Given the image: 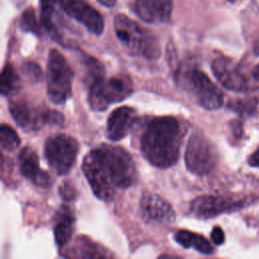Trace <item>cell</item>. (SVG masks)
Segmentation results:
<instances>
[{
	"mask_svg": "<svg viewBox=\"0 0 259 259\" xmlns=\"http://www.w3.org/2000/svg\"><path fill=\"white\" fill-rule=\"evenodd\" d=\"M83 173L96 197L109 201L118 189L131 187L137 179L134 159L122 148L101 145L83 159Z\"/></svg>",
	"mask_w": 259,
	"mask_h": 259,
	"instance_id": "obj_1",
	"label": "cell"
},
{
	"mask_svg": "<svg viewBox=\"0 0 259 259\" xmlns=\"http://www.w3.org/2000/svg\"><path fill=\"white\" fill-rule=\"evenodd\" d=\"M186 132L184 124L174 116H157L149 119L139 141L143 157L157 168L172 167L179 159Z\"/></svg>",
	"mask_w": 259,
	"mask_h": 259,
	"instance_id": "obj_2",
	"label": "cell"
},
{
	"mask_svg": "<svg viewBox=\"0 0 259 259\" xmlns=\"http://www.w3.org/2000/svg\"><path fill=\"white\" fill-rule=\"evenodd\" d=\"M113 25L117 38L131 54L149 60L160 57L161 49L158 38L136 21L123 14H118L114 18Z\"/></svg>",
	"mask_w": 259,
	"mask_h": 259,
	"instance_id": "obj_3",
	"label": "cell"
},
{
	"mask_svg": "<svg viewBox=\"0 0 259 259\" xmlns=\"http://www.w3.org/2000/svg\"><path fill=\"white\" fill-rule=\"evenodd\" d=\"M176 80L201 107L214 110L224 103V94L208 76L195 67L183 66L176 73Z\"/></svg>",
	"mask_w": 259,
	"mask_h": 259,
	"instance_id": "obj_4",
	"label": "cell"
},
{
	"mask_svg": "<svg viewBox=\"0 0 259 259\" xmlns=\"http://www.w3.org/2000/svg\"><path fill=\"white\" fill-rule=\"evenodd\" d=\"M134 91L132 79L124 74L101 79L89 86L88 102L96 111L105 110L109 104L117 103L127 98Z\"/></svg>",
	"mask_w": 259,
	"mask_h": 259,
	"instance_id": "obj_5",
	"label": "cell"
},
{
	"mask_svg": "<svg viewBox=\"0 0 259 259\" xmlns=\"http://www.w3.org/2000/svg\"><path fill=\"white\" fill-rule=\"evenodd\" d=\"M73 71L65 57L56 49L50 51L47 71V95L55 104L67 101L72 93Z\"/></svg>",
	"mask_w": 259,
	"mask_h": 259,
	"instance_id": "obj_6",
	"label": "cell"
},
{
	"mask_svg": "<svg viewBox=\"0 0 259 259\" xmlns=\"http://www.w3.org/2000/svg\"><path fill=\"white\" fill-rule=\"evenodd\" d=\"M78 153L79 143L69 135L56 134L46 140L45 157L50 167L58 175H65L70 172Z\"/></svg>",
	"mask_w": 259,
	"mask_h": 259,
	"instance_id": "obj_7",
	"label": "cell"
},
{
	"mask_svg": "<svg viewBox=\"0 0 259 259\" xmlns=\"http://www.w3.org/2000/svg\"><path fill=\"white\" fill-rule=\"evenodd\" d=\"M218 153L210 141L200 132L193 133L185 150V166L195 175H205L217 165Z\"/></svg>",
	"mask_w": 259,
	"mask_h": 259,
	"instance_id": "obj_8",
	"label": "cell"
},
{
	"mask_svg": "<svg viewBox=\"0 0 259 259\" xmlns=\"http://www.w3.org/2000/svg\"><path fill=\"white\" fill-rule=\"evenodd\" d=\"M60 8L94 34H101L104 28L102 15L85 0H60Z\"/></svg>",
	"mask_w": 259,
	"mask_h": 259,
	"instance_id": "obj_9",
	"label": "cell"
},
{
	"mask_svg": "<svg viewBox=\"0 0 259 259\" xmlns=\"http://www.w3.org/2000/svg\"><path fill=\"white\" fill-rule=\"evenodd\" d=\"M211 69L217 80L228 90L244 92L249 88L248 79L241 72L239 65L227 57H218L212 61Z\"/></svg>",
	"mask_w": 259,
	"mask_h": 259,
	"instance_id": "obj_10",
	"label": "cell"
},
{
	"mask_svg": "<svg viewBox=\"0 0 259 259\" xmlns=\"http://www.w3.org/2000/svg\"><path fill=\"white\" fill-rule=\"evenodd\" d=\"M243 203L241 200H234L227 196L201 195L191 201L190 211L198 219H210L221 213L237 209Z\"/></svg>",
	"mask_w": 259,
	"mask_h": 259,
	"instance_id": "obj_11",
	"label": "cell"
},
{
	"mask_svg": "<svg viewBox=\"0 0 259 259\" xmlns=\"http://www.w3.org/2000/svg\"><path fill=\"white\" fill-rule=\"evenodd\" d=\"M141 209L146 219L160 224H172L176 218L172 205L156 193L145 192L143 194Z\"/></svg>",
	"mask_w": 259,
	"mask_h": 259,
	"instance_id": "obj_12",
	"label": "cell"
},
{
	"mask_svg": "<svg viewBox=\"0 0 259 259\" xmlns=\"http://www.w3.org/2000/svg\"><path fill=\"white\" fill-rule=\"evenodd\" d=\"M9 111L15 122L22 128L36 130L48 124V109L31 107L24 100L11 101Z\"/></svg>",
	"mask_w": 259,
	"mask_h": 259,
	"instance_id": "obj_13",
	"label": "cell"
},
{
	"mask_svg": "<svg viewBox=\"0 0 259 259\" xmlns=\"http://www.w3.org/2000/svg\"><path fill=\"white\" fill-rule=\"evenodd\" d=\"M173 0H135L134 11L148 23H164L171 18Z\"/></svg>",
	"mask_w": 259,
	"mask_h": 259,
	"instance_id": "obj_14",
	"label": "cell"
},
{
	"mask_svg": "<svg viewBox=\"0 0 259 259\" xmlns=\"http://www.w3.org/2000/svg\"><path fill=\"white\" fill-rule=\"evenodd\" d=\"M137 119V112L133 107L120 106L111 111L107 119L106 137L113 142L123 139L132 130Z\"/></svg>",
	"mask_w": 259,
	"mask_h": 259,
	"instance_id": "obj_15",
	"label": "cell"
},
{
	"mask_svg": "<svg viewBox=\"0 0 259 259\" xmlns=\"http://www.w3.org/2000/svg\"><path fill=\"white\" fill-rule=\"evenodd\" d=\"M20 173L33 184L40 187H48L51 184L50 175L39 167V160L36 153L29 147L23 148L18 156Z\"/></svg>",
	"mask_w": 259,
	"mask_h": 259,
	"instance_id": "obj_16",
	"label": "cell"
},
{
	"mask_svg": "<svg viewBox=\"0 0 259 259\" xmlns=\"http://www.w3.org/2000/svg\"><path fill=\"white\" fill-rule=\"evenodd\" d=\"M58 7H60V0H40V19L44 27L53 39L62 42V31L59 23L56 21V10Z\"/></svg>",
	"mask_w": 259,
	"mask_h": 259,
	"instance_id": "obj_17",
	"label": "cell"
},
{
	"mask_svg": "<svg viewBox=\"0 0 259 259\" xmlns=\"http://www.w3.org/2000/svg\"><path fill=\"white\" fill-rule=\"evenodd\" d=\"M74 232V217L68 208H63L58 214L54 228L55 240L59 247H64L71 240Z\"/></svg>",
	"mask_w": 259,
	"mask_h": 259,
	"instance_id": "obj_18",
	"label": "cell"
},
{
	"mask_svg": "<svg viewBox=\"0 0 259 259\" xmlns=\"http://www.w3.org/2000/svg\"><path fill=\"white\" fill-rule=\"evenodd\" d=\"M175 241L184 248H193L202 254H211L213 249L210 243L201 235L180 230L174 235Z\"/></svg>",
	"mask_w": 259,
	"mask_h": 259,
	"instance_id": "obj_19",
	"label": "cell"
},
{
	"mask_svg": "<svg viewBox=\"0 0 259 259\" xmlns=\"http://www.w3.org/2000/svg\"><path fill=\"white\" fill-rule=\"evenodd\" d=\"M72 256L82 257V258H97V257H107L110 255L106 254V251L102 249L98 244L92 242L90 239L81 236L75 241L74 247L71 249Z\"/></svg>",
	"mask_w": 259,
	"mask_h": 259,
	"instance_id": "obj_20",
	"label": "cell"
},
{
	"mask_svg": "<svg viewBox=\"0 0 259 259\" xmlns=\"http://www.w3.org/2000/svg\"><path fill=\"white\" fill-rule=\"evenodd\" d=\"M21 87V80L19 75L11 64H6L1 74V94L10 95L18 91Z\"/></svg>",
	"mask_w": 259,
	"mask_h": 259,
	"instance_id": "obj_21",
	"label": "cell"
},
{
	"mask_svg": "<svg viewBox=\"0 0 259 259\" xmlns=\"http://www.w3.org/2000/svg\"><path fill=\"white\" fill-rule=\"evenodd\" d=\"M82 64L85 69V80L90 86L94 82L104 78L105 70L102 64L91 56H83Z\"/></svg>",
	"mask_w": 259,
	"mask_h": 259,
	"instance_id": "obj_22",
	"label": "cell"
},
{
	"mask_svg": "<svg viewBox=\"0 0 259 259\" xmlns=\"http://www.w3.org/2000/svg\"><path fill=\"white\" fill-rule=\"evenodd\" d=\"M0 143L3 150L12 152L20 145V139L11 126L3 123L0 128Z\"/></svg>",
	"mask_w": 259,
	"mask_h": 259,
	"instance_id": "obj_23",
	"label": "cell"
},
{
	"mask_svg": "<svg viewBox=\"0 0 259 259\" xmlns=\"http://www.w3.org/2000/svg\"><path fill=\"white\" fill-rule=\"evenodd\" d=\"M20 26L24 31H30L38 34L39 28H38V24H37L33 9L31 8L26 9L22 13V16L20 18Z\"/></svg>",
	"mask_w": 259,
	"mask_h": 259,
	"instance_id": "obj_24",
	"label": "cell"
},
{
	"mask_svg": "<svg viewBox=\"0 0 259 259\" xmlns=\"http://www.w3.org/2000/svg\"><path fill=\"white\" fill-rule=\"evenodd\" d=\"M21 69H22L23 74L28 78L29 81L38 82L39 80H41L42 72L36 63H34V62L25 63V64H23Z\"/></svg>",
	"mask_w": 259,
	"mask_h": 259,
	"instance_id": "obj_25",
	"label": "cell"
},
{
	"mask_svg": "<svg viewBox=\"0 0 259 259\" xmlns=\"http://www.w3.org/2000/svg\"><path fill=\"white\" fill-rule=\"evenodd\" d=\"M59 192H60V195L62 196V198L65 200H72L76 196L75 188L68 181H65L61 184V186L59 188Z\"/></svg>",
	"mask_w": 259,
	"mask_h": 259,
	"instance_id": "obj_26",
	"label": "cell"
},
{
	"mask_svg": "<svg viewBox=\"0 0 259 259\" xmlns=\"http://www.w3.org/2000/svg\"><path fill=\"white\" fill-rule=\"evenodd\" d=\"M210 237H211V240L212 242L215 244V245H222L225 241V234H224V231L222 230V228L220 227H214L211 231V234H210Z\"/></svg>",
	"mask_w": 259,
	"mask_h": 259,
	"instance_id": "obj_27",
	"label": "cell"
},
{
	"mask_svg": "<svg viewBox=\"0 0 259 259\" xmlns=\"http://www.w3.org/2000/svg\"><path fill=\"white\" fill-rule=\"evenodd\" d=\"M254 105H255L254 101H249V100H248L247 102L237 101V102H235V103L232 105V107H233L234 109L238 110V111L243 110V111H245V112H249V111H251V109L254 108Z\"/></svg>",
	"mask_w": 259,
	"mask_h": 259,
	"instance_id": "obj_28",
	"label": "cell"
},
{
	"mask_svg": "<svg viewBox=\"0 0 259 259\" xmlns=\"http://www.w3.org/2000/svg\"><path fill=\"white\" fill-rule=\"evenodd\" d=\"M248 163H249V165H251L253 167L259 168V148L249 157Z\"/></svg>",
	"mask_w": 259,
	"mask_h": 259,
	"instance_id": "obj_29",
	"label": "cell"
},
{
	"mask_svg": "<svg viewBox=\"0 0 259 259\" xmlns=\"http://www.w3.org/2000/svg\"><path fill=\"white\" fill-rule=\"evenodd\" d=\"M98 2L106 7H112L115 4L116 0H98Z\"/></svg>",
	"mask_w": 259,
	"mask_h": 259,
	"instance_id": "obj_30",
	"label": "cell"
},
{
	"mask_svg": "<svg viewBox=\"0 0 259 259\" xmlns=\"http://www.w3.org/2000/svg\"><path fill=\"white\" fill-rule=\"evenodd\" d=\"M252 75H253L254 80L259 81V64L254 68V70H253V72H252Z\"/></svg>",
	"mask_w": 259,
	"mask_h": 259,
	"instance_id": "obj_31",
	"label": "cell"
},
{
	"mask_svg": "<svg viewBox=\"0 0 259 259\" xmlns=\"http://www.w3.org/2000/svg\"><path fill=\"white\" fill-rule=\"evenodd\" d=\"M256 53L259 55V44H258V46H257V48H256Z\"/></svg>",
	"mask_w": 259,
	"mask_h": 259,
	"instance_id": "obj_32",
	"label": "cell"
},
{
	"mask_svg": "<svg viewBox=\"0 0 259 259\" xmlns=\"http://www.w3.org/2000/svg\"><path fill=\"white\" fill-rule=\"evenodd\" d=\"M228 1H229V2H232V3H233V2H236L237 0H228Z\"/></svg>",
	"mask_w": 259,
	"mask_h": 259,
	"instance_id": "obj_33",
	"label": "cell"
}]
</instances>
